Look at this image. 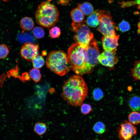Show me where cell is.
<instances>
[{"instance_id": "6da1fadb", "label": "cell", "mask_w": 140, "mask_h": 140, "mask_svg": "<svg viewBox=\"0 0 140 140\" xmlns=\"http://www.w3.org/2000/svg\"><path fill=\"white\" fill-rule=\"evenodd\" d=\"M88 91L87 85L83 78L74 75L64 81L61 95L68 104L77 107L83 104Z\"/></svg>"}, {"instance_id": "7a4b0ae2", "label": "cell", "mask_w": 140, "mask_h": 140, "mask_svg": "<svg viewBox=\"0 0 140 140\" xmlns=\"http://www.w3.org/2000/svg\"><path fill=\"white\" fill-rule=\"evenodd\" d=\"M35 16L37 24L43 27L50 28L58 22L59 13L55 5L47 1L38 5Z\"/></svg>"}, {"instance_id": "3957f363", "label": "cell", "mask_w": 140, "mask_h": 140, "mask_svg": "<svg viewBox=\"0 0 140 140\" xmlns=\"http://www.w3.org/2000/svg\"><path fill=\"white\" fill-rule=\"evenodd\" d=\"M87 49L77 43L73 44L68 48L67 56L71 69L77 75L85 74Z\"/></svg>"}, {"instance_id": "277c9868", "label": "cell", "mask_w": 140, "mask_h": 140, "mask_svg": "<svg viewBox=\"0 0 140 140\" xmlns=\"http://www.w3.org/2000/svg\"><path fill=\"white\" fill-rule=\"evenodd\" d=\"M47 67L55 74L63 76L71 70L67 55L61 50L50 52L46 58Z\"/></svg>"}, {"instance_id": "5b68a950", "label": "cell", "mask_w": 140, "mask_h": 140, "mask_svg": "<svg viewBox=\"0 0 140 140\" xmlns=\"http://www.w3.org/2000/svg\"><path fill=\"white\" fill-rule=\"evenodd\" d=\"M72 30L75 32L74 39L76 42L86 49L93 37V34L85 21L80 23L73 22L71 24Z\"/></svg>"}, {"instance_id": "8992f818", "label": "cell", "mask_w": 140, "mask_h": 140, "mask_svg": "<svg viewBox=\"0 0 140 140\" xmlns=\"http://www.w3.org/2000/svg\"><path fill=\"white\" fill-rule=\"evenodd\" d=\"M99 23L97 30L104 36H113L117 35L116 30L118 29L113 20L110 12L105 10H98Z\"/></svg>"}, {"instance_id": "52a82bcc", "label": "cell", "mask_w": 140, "mask_h": 140, "mask_svg": "<svg viewBox=\"0 0 140 140\" xmlns=\"http://www.w3.org/2000/svg\"><path fill=\"white\" fill-rule=\"evenodd\" d=\"M100 51L97 41L92 39L89 43L87 50V63L85 74H89L92 71L99 62Z\"/></svg>"}, {"instance_id": "ba28073f", "label": "cell", "mask_w": 140, "mask_h": 140, "mask_svg": "<svg viewBox=\"0 0 140 140\" xmlns=\"http://www.w3.org/2000/svg\"><path fill=\"white\" fill-rule=\"evenodd\" d=\"M39 49L38 44L27 43L22 46L20 54L22 57L25 60L31 61L34 57L39 55Z\"/></svg>"}, {"instance_id": "9c48e42d", "label": "cell", "mask_w": 140, "mask_h": 140, "mask_svg": "<svg viewBox=\"0 0 140 140\" xmlns=\"http://www.w3.org/2000/svg\"><path fill=\"white\" fill-rule=\"evenodd\" d=\"M116 50L117 49L111 51H104L99 55V62L104 66L113 68L118 61Z\"/></svg>"}, {"instance_id": "30bf717a", "label": "cell", "mask_w": 140, "mask_h": 140, "mask_svg": "<svg viewBox=\"0 0 140 140\" xmlns=\"http://www.w3.org/2000/svg\"><path fill=\"white\" fill-rule=\"evenodd\" d=\"M119 132L120 140H129L132 136L136 134L137 129L126 120L120 124Z\"/></svg>"}, {"instance_id": "8fae6325", "label": "cell", "mask_w": 140, "mask_h": 140, "mask_svg": "<svg viewBox=\"0 0 140 140\" xmlns=\"http://www.w3.org/2000/svg\"><path fill=\"white\" fill-rule=\"evenodd\" d=\"M119 37L117 34L113 36H103L102 38V42L104 51H111L116 49L119 45Z\"/></svg>"}, {"instance_id": "7c38bea8", "label": "cell", "mask_w": 140, "mask_h": 140, "mask_svg": "<svg viewBox=\"0 0 140 140\" xmlns=\"http://www.w3.org/2000/svg\"><path fill=\"white\" fill-rule=\"evenodd\" d=\"M21 28L25 31H29L33 28L34 24L33 19L29 17H25L22 18L20 22Z\"/></svg>"}, {"instance_id": "4fadbf2b", "label": "cell", "mask_w": 140, "mask_h": 140, "mask_svg": "<svg viewBox=\"0 0 140 140\" xmlns=\"http://www.w3.org/2000/svg\"><path fill=\"white\" fill-rule=\"evenodd\" d=\"M70 15L73 22L80 23L82 22L84 18V15L78 8L73 9L71 11Z\"/></svg>"}, {"instance_id": "5bb4252c", "label": "cell", "mask_w": 140, "mask_h": 140, "mask_svg": "<svg viewBox=\"0 0 140 140\" xmlns=\"http://www.w3.org/2000/svg\"><path fill=\"white\" fill-rule=\"evenodd\" d=\"M98 10H96L90 15L86 20L87 24L92 27H96L98 25L99 20L98 17Z\"/></svg>"}, {"instance_id": "9a60e30c", "label": "cell", "mask_w": 140, "mask_h": 140, "mask_svg": "<svg viewBox=\"0 0 140 140\" xmlns=\"http://www.w3.org/2000/svg\"><path fill=\"white\" fill-rule=\"evenodd\" d=\"M78 8L85 15H90L94 12L92 5L88 2H86L81 4H78Z\"/></svg>"}, {"instance_id": "2e32d148", "label": "cell", "mask_w": 140, "mask_h": 140, "mask_svg": "<svg viewBox=\"0 0 140 140\" xmlns=\"http://www.w3.org/2000/svg\"><path fill=\"white\" fill-rule=\"evenodd\" d=\"M128 105L132 111H140V97L135 96L131 97L129 100Z\"/></svg>"}, {"instance_id": "e0dca14e", "label": "cell", "mask_w": 140, "mask_h": 140, "mask_svg": "<svg viewBox=\"0 0 140 140\" xmlns=\"http://www.w3.org/2000/svg\"><path fill=\"white\" fill-rule=\"evenodd\" d=\"M132 76L135 80H140V61L136 60L131 69Z\"/></svg>"}, {"instance_id": "ac0fdd59", "label": "cell", "mask_w": 140, "mask_h": 140, "mask_svg": "<svg viewBox=\"0 0 140 140\" xmlns=\"http://www.w3.org/2000/svg\"><path fill=\"white\" fill-rule=\"evenodd\" d=\"M129 122L132 124L137 125L140 123V113L137 111H134L129 115Z\"/></svg>"}, {"instance_id": "d6986e66", "label": "cell", "mask_w": 140, "mask_h": 140, "mask_svg": "<svg viewBox=\"0 0 140 140\" xmlns=\"http://www.w3.org/2000/svg\"><path fill=\"white\" fill-rule=\"evenodd\" d=\"M46 130L47 127L45 123L42 122H37L35 124L34 127V131L38 135H43Z\"/></svg>"}, {"instance_id": "ffe728a7", "label": "cell", "mask_w": 140, "mask_h": 140, "mask_svg": "<svg viewBox=\"0 0 140 140\" xmlns=\"http://www.w3.org/2000/svg\"><path fill=\"white\" fill-rule=\"evenodd\" d=\"M29 75L31 78L35 82L40 81L41 78V74L38 69L33 68L29 71Z\"/></svg>"}, {"instance_id": "44dd1931", "label": "cell", "mask_w": 140, "mask_h": 140, "mask_svg": "<svg viewBox=\"0 0 140 140\" xmlns=\"http://www.w3.org/2000/svg\"><path fill=\"white\" fill-rule=\"evenodd\" d=\"M32 61L34 68L37 69L41 68L44 65L45 62L43 57L39 55L34 57Z\"/></svg>"}, {"instance_id": "7402d4cb", "label": "cell", "mask_w": 140, "mask_h": 140, "mask_svg": "<svg viewBox=\"0 0 140 140\" xmlns=\"http://www.w3.org/2000/svg\"><path fill=\"white\" fill-rule=\"evenodd\" d=\"M121 7L125 8L132 6L135 5H138V8L140 9V0H135L129 1H123L119 3Z\"/></svg>"}, {"instance_id": "603a6c76", "label": "cell", "mask_w": 140, "mask_h": 140, "mask_svg": "<svg viewBox=\"0 0 140 140\" xmlns=\"http://www.w3.org/2000/svg\"><path fill=\"white\" fill-rule=\"evenodd\" d=\"M93 129L96 133L99 134H101L105 131V126L103 123L101 122H98L96 123L94 125Z\"/></svg>"}, {"instance_id": "cb8c5ba5", "label": "cell", "mask_w": 140, "mask_h": 140, "mask_svg": "<svg viewBox=\"0 0 140 140\" xmlns=\"http://www.w3.org/2000/svg\"><path fill=\"white\" fill-rule=\"evenodd\" d=\"M32 32L34 37L37 39L42 38L45 35L44 30L42 27L39 26L35 27L33 28Z\"/></svg>"}, {"instance_id": "d4e9b609", "label": "cell", "mask_w": 140, "mask_h": 140, "mask_svg": "<svg viewBox=\"0 0 140 140\" xmlns=\"http://www.w3.org/2000/svg\"><path fill=\"white\" fill-rule=\"evenodd\" d=\"M49 30V34L50 37L52 38H57L59 37L61 34L60 29L57 26H53Z\"/></svg>"}, {"instance_id": "484cf974", "label": "cell", "mask_w": 140, "mask_h": 140, "mask_svg": "<svg viewBox=\"0 0 140 140\" xmlns=\"http://www.w3.org/2000/svg\"><path fill=\"white\" fill-rule=\"evenodd\" d=\"M9 50L7 46L4 44H0V59L6 58L9 53Z\"/></svg>"}, {"instance_id": "4316f807", "label": "cell", "mask_w": 140, "mask_h": 140, "mask_svg": "<svg viewBox=\"0 0 140 140\" xmlns=\"http://www.w3.org/2000/svg\"><path fill=\"white\" fill-rule=\"evenodd\" d=\"M103 94L102 90L99 88H96L94 90L93 95L94 99L96 101H99L103 97Z\"/></svg>"}, {"instance_id": "83f0119b", "label": "cell", "mask_w": 140, "mask_h": 140, "mask_svg": "<svg viewBox=\"0 0 140 140\" xmlns=\"http://www.w3.org/2000/svg\"><path fill=\"white\" fill-rule=\"evenodd\" d=\"M118 28L122 32H124L129 30L130 28L129 23L126 21H122L118 25Z\"/></svg>"}, {"instance_id": "f1b7e54d", "label": "cell", "mask_w": 140, "mask_h": 140, "mask_svg": "<svg viewBox=\"0 0 140 140\" xmlns=\"http://www.w3.org/2000/svg\"><path fill=\"white\" fill-rule=\"evenodd\" d=\"M92 107L89 104H82L81 105L80 110L82 113L84 114H89L92 110Z\"/></svg>"}, {"instance_id": "f546056e", "label": "cell", "mask_w": 140, "mask_h": 140, "mask_svg": "<svg viewBox=\"0 0 140 140\" xmlns=\"http://www.w3.org/2000/svg\"><path fill=\"white\" fill-rule=\"evenodd\" d=\"M53 0H47V1L50 2ZM55 1L58 4L62 5H67L69 4V0H53Z\"/></svg>"}, {"instance_id": "4dcf8cb0", "label": "cell", "mask_w": 140, "mask_h": 140, "mask_svg": "<svg viewBox=\"0 0 140 140\" xmlns=\"http://www.w3.org/2000/svg\"><path fill=\"white\" fill-rule=\"evenodd\" d=\"M2 0L5 2H8L10 0Z\"/></svg>"}, {"instance_id": "1f68e13d", "label": "cell", "mask_w": 140, "mask_h": 140, "mask_svg": "<svg viewBox=\"0 0 140 140\" xmlns=\"http://www.w3.org/2000/svg\"><path fill=\"white\" fill-rule=\"evenodd\" d=\"M139 140H140V138H139Z\"/></svg>"}]
</instances>
